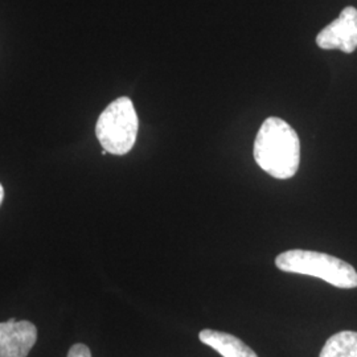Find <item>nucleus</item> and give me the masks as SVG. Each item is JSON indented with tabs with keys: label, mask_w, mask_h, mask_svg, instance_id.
I'll return each mask as SVG.
<instances>
[{
	"label": "nucleus",
	"mask_w": 357,
	"mask_h": 357,
	"mask_svg": "<svg viewBox=\"0 0 357 357\" xmlns=\"http://www.w3.org/2000/svg\"><path fill=\"white\" fill-rule=\"evenodd\" d=\"M255 159L270 176L291 178L299 169L301 142L296 131L281 118L270 116L255 141Z\"/></svg>",
	"instance_id": "nucleus-1"
},
{
	"label": "nucleus",
	"mask_w": 357,
	"mask_h": 357,
	"mask_svg": "<svg viewBox=\"0 0 357 357\" xmlns=\"http://www.w3.org/2000/svg\"><path fill=\"white\" fill-rule=\"evenodd\" d=\"M275 266L293 274L317 277L339 289L357 287V271L352 265L333 255L294 249L275 258Z\"/></svg>",
	"instance_id": "nucleus-2"
},
{
	"label": "nucleus",
	"mask_w": 357,
	"mask_h": 357,
	"mask_svg": "<svg viewBox=\"0 0 357 357\" xmlns=\"http://www.w3.org/2000/svg\"><path fill=\"white\" fill-rule=\"evenodd\" d=\"M139 121L134 103L128 97L116 98L100 115L96 126L97 139L106 153L126 155L135 144Z\"/></svg>",
	"instance_id": "nucleus-3"
},
{
	"label": "nucleus",
	"mask_w": 357,
	"mask_h": 357,
	"mask_svg": "<svg viewBox=\"0 0 357 357\" xmlns=\"http://www.w3.org/2000/svg\"><path fill=\"white\" fill-rule=\"evenodd\" d=\"M317 44L321 50H339L354 53L357 50V8L345 7L339 17L324 26L318 36Z\"/></svg>",
	"instance_id": "nucleus-4"
},
{
	"label": "nucleus",
	"mask_w": 357,
	"mask_h": 357,
	"mask_svg": "<svg viewBox=\"0 0 357 357\" xmlns=\"http://www.w3.org/2000/svg\"><path fill=\"white\" fill-rule=\"evenodd\" d=\"M38 342V328L28 320L0 323V357H28Z\"/></svg>",
	"instance_id": "nucleus-5"
},
{
	"label": "nucleus",
	"mask_w": 357,
	"mask_h": 357,
	"mask_svg": "<svg viewBox=\"0 0 357 357\" xmlns=\"http://www.w3.org/2000/svg\"><path fill=\"white\" fill-rule=\"evenodd\" d=\"M202 343L213 348L222 357H258L241 339L227 332L204 330L199 333Z\"/></svg>",
	"instance_id": "nucleus-6"
},
{
	"label": "nucleus",
	"mask_w": 357,
	"mask_h": 357,
	"mask_svg": "<svg viewBox=\"0 0 357 357\" xmlns=\"http://www.w3.org/2000/svg\"><path fill=\"white\" fill-rule=\"evenodd\" d=\"M319 357H357V332L342 331L332 335L321 348Z\"/></svg>",
	"instance_id": "nucleus-7"
},
{
	"label": "nucleus",
	"mask_w": 357,
	"mask_h": 357,
	"mask_svg": "<svg viewBox=\"0 0 357 357\" xmlns=\"http://www.w3.org/2000/svg\"><path fill=\"white\" fill-rule=\"evenodd\" d=\"M66 357H91V352L88 345L75 344L70 347Z\"/></svg>",
	"instance_id": "nucleus-8"
},
{
	"label": "nucleus",
	"mask_w": 357,
	"mask_h": 357,
	"mask_svg": "<svg viewBox=\"0 0 357 357\" xmlns=\"http://www.w3.org/2000/svg\"><path fill=\"white\" fill-rule=\"evenodd\" d=\"M3 199H4V190H3V185L0 184V205L3 203Z\"/></svg>",
	"instance_id": "nucleus-9"
}]
</instances>
